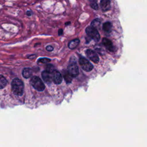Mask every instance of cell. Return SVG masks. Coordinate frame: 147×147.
Wrapping results in <instances>:
<instances>
[{
	"mask_svg": "<svg viewBox=\"0 0 147 147\" xmlns=\"http://www.w3.org/2000/svg\"><path fill=\"white\" fill-rule=\"evenodd\" d=\"M52 77H53V81L56 84H59L62 82V76L61 74L56 70H55L52 73Z\"/></svg>",
	"mask_w": 147,
	"mask_h": 147,
	"instance_id": "cell-8",
	"label": "cell"
},
{
	"mask_svg": "<svg viewBox=\"0 0 147 147\" xmlns=\"http://www.w3.org/2000/svg\"><path fill=\"white\" fill-rule=\"evenodd\" d=\"M79 64L82 69L86 71L89 72L93 68L92 64L86 59L84 57H80L79 59Z\"/></svg>",
	"mask_w": 147,
	"mask_h": 147,
	"instance_id": "cell-4",
	"label": "cell"
},
{
	"mask_svg": "<svg viewBox=\"0 0 147 147\" xmlns=\"http://www.w3.org/2000/svg\"><path fill=\"white\" fill-rule=\"evenodd\" d=\"M63 29H59V36H61V35L63 34Z\"/></svg>",
	"mask_w": 147,
	"mask_h": 147,
	"instance_id": "cell-21",
	"label": "cell"
},
{
	"mask_svg": "<svg viewBox=\"0 0 147 147\" xmlns=\"http://www.w3.org/2000/svg\"><path fill=\"white\" fill-rule=\"evenodd\" d=\"M63 75L64 76V78L66 82L67 83L69 84L70 83H71L72 82V76H71V75L68 73V71H64L63 72Z\"/></svg>",
	"mask_w": 147,
	"mask_h": 147,
	"instance_id": "cell-12",
	"label": "cell"
},
{
	"mask_svg": "<svg viewBox=\"0 0 147 147\" xmlns=\"http://www.w3.org/2000/svg\"><path fill=\"white\" fill-rule=\"evenodd\" d=\"M90 6H91V7L95 10H97L98 9V4L96 2V0L95 1H91L90 2Z\"/></svg>",
	"mask_w": 147,
	"mask_h": 147,
	"instance_id": "cell-18",
	"label": "cell"
},
{
	"mask_svg": "<svg viewBox=\"0 0 147 147\" xmlns=\"http://www.w3.org/2000/svg\"><path fill=\"white\" fill-rule=\"evenodd\" d=\"M11 89L15 95L18 96L22 95L24 90L22 81L18 78H14L11 82Z\"/></svg>",
	"mask_w": 147,
	"mask_h": 147,
	"instance_id": "cell-1",
	"label": "cell"
},
{
	"mask_svg": "<svg viewBox=\"0 0 147 147\" xmlns=\"http://www.w3.org/2000/svg\"><path fill=\"white\" fill-rule=\"evenodd\" d=\"M7 84V80L6 79V78L0 75V89H2L3 88H4Z\"/></svg>",
	"mask_w": 147,
	"mask_h": 147,
	"instance_id": "cell-15",
	"label": "cell"
},
{
	"mask_svg": "<svg viewBox=\"0 0 147 147\" xmlns=\"http://www.w3.org/2000/svg\"><path fill=\"white\" fill-rule=\"evenodd\" d=\"M100 5L102 10L103 11H108L110 9V0H101Z\"/></svg>",
	"mask_w": 147,
	"mask_h": 147,
	"instance_id": "cell-10",
	"label": "cell"
},
{
	"mask_svg": "<svg viewBox=\"0 0 147 147\" xmlns=\"http://www.w3.org/2000/svg\"><path fill=\"white\" fill-rule=\"evenodd\" d=\"M87 56L94 63H98L99 62V57L97 54L91 49H87L86 51Z\"/></svg>",
	"mask_w": 147,
	"mask_h": 147,
	"instance_id": "cell-6",
	"label": "cell"
},
{
	"mask_svg": "<svg viewBox=\"0 0 147 147\" xmlns=\"http://www.w3.org/2000/svg\"><path fill=\"white\" fill-rule=\"evenodd\" d=\"M32 13L31 11L28 10V11L26 12V14H27L28 16H30L32 15Z\"/></svg>",
	"mask_w": 147,
	"mask_h": 147,
	"instance_id": "cell-22",
	"label": "cell"
},
{
	"mask_svg": "<svg viewBox=\"0 0 147 147\" xmlns=\"http://www.w3.org/2000/svg\"><path fill=\"white\" fill-rule=\"evenodd\" d=\"M46 49H47L48 51L51 52V51H52L53 50V48L52 46L49 45V46H47V47Z\"/></svg>",
	"mask_w": 147,
	"mask_h": 147,
	"instance_id": "cell-20",
	"label": "cell"
},
{
	"mask_svg": "<svg viewBox=\"0 0 147 147\" xmlns=\"http://www.w3.org/2000/svg\"><path fill=\"white\" fill-rule=\"evenodd\" d=\"M100 24V20L99 19H95V20H93L92 22H91V26L96 29L97 28H98Z\"/></svg>",
	"mask_w": 147,
	"mask_h": 147,
	"instance_id": "cell-16",
	"label": "cell"
},
{
	"mask_svg": "<svg viewBox=\"0 0 147 147\" xmlns=\"http://www.w3.org/2000/svg\"><path fill=\"white\" fill-rule=\"evenodd\" d=\"M111 24L110 22H106L103 24L102 29L105 32L109 33L111 30Z\"/></svg>",
	"mask_w": 147,
	"mask_h": 147,
	"instance_id": "cell-14",
	"label": "cell"
},
{
	"mask_svg": "<svg viewBox=\"0 0 147 147\" xmlns=\"http://www.w3.org/2000/svg\"><path fill=\"white\" fill-rule=\"evenodd\" d=\"M102 43L104 45V46L110 52H114L115 51V48L113 45L112 42L107 38H103Z\"/></svg>",
	"mask_w": 147,
	"mask_h": 147,
	"instance_id": "cell-9",
	"label": "cell"
},
{
	"mask_svg": "<svg viewBox=\"0 0 147 147\" xmlns=\"http://www.w3.org/2000/svg\"><path fill=\"white\" fill-rule=\"evenodd\" d=\"M79 42H80V41L79 39H78V38L74 39L69 42V43L68 44V47L71 49H74L79 45Z\"/></svg>",
	"mask_w": 147,
	"mask_h": 147,
	"instance_id": "cell-13",
	"label": "cell"
},
{
	"mask_svg": "<svg viewBox=\"0 0 147 147\" xmlns=\"http://www.w3.org/2000/svg\"><path fill=\"white\" fill-rule=\"evenodd\" d=\"M41 76L44 81L47 84H50L53 80L52 74L47 71H42L41 73Z\"/></svg>",
	"mask_w": 147,
	"mask_h": 147,
	"instance_id": "cell-7",
	"label": "cell"
},
{
	"mask_svg": "<svg viewBox=\"0 0 147 147\" xmlns=\"http://www.w3.org/2000/svg\"><path fill=\"white\" fill-rule=\"evenodd\" d=\"M33 73V71L29 68H25L22 71V76L25 78H30Z\"/></svg>",
	"mask_w": 147,
	"mask_h": 147,
	"instance_id": "cell-11",
	"label": "cell"
},
{
	"mask_svg": "<svg viewBox=\"0 0 147 147\" xmlns=\"http://www.w3.org/2000/svg\"><path fill=\"white\" fill-rule=\"evenodd\" d=\"M50 61H51V59L48 58H41L38 60L39 63H47L49 62Z\"/></svg>",
	"mask_w": 147,
	"mask_h": 147,
	"instance_id": "cell-19",
	"label": "cell"
},
{
	"mask_svg": "<svg viewBox=\"0 0 147 147\" xmlns=\"http://www.w3.org/2000/svg\"><path fill=\"white\" fill-rule=\"evenodd\" d=\"M87 34L94 40L95 41H98L100 40V34L98 30L92 26H88L86 29Z\"/></svg>",
	"mask_w": 147,
	"mask_h": 147,
	"instance_id": "cell-3",
	"label": "cell"
},
{
	"mask_svg": "<svg viewBox=\"0 0 147 147\" xmlns=\"http://www.w3.org/2000/svg\"><path fill=\"white\" fill-rule=\"evenodd\" d=\"M46 71L50 73H52L55 71L53 65L52 64H47L46 65Z\"/></svg>",
	"mask_w": 147,
	"mask_h": 147,
	"instance_id": "cell-17",
	"label": "cell"
},
{
	"mask_svg": "<svg viewBox=\"0 0 147 147\" xmlns=\"http://www.w3.org/2000/svg\"><path fill=\"white\" fill-rule=\"evenodd\" d=\"M68 72L72 77H76L79 74V68L75 63H71L68 67Z\"/></svg>",
	"mask_w": 147,
	"mask_h": 147,
	"instance_id": "cell-5",
	"label": "cell"
},
{
	"mask_svg": "<svg viewBox=\"0 0 147 147\" xmlns=\"http://www.w3.org/2000/svg\"><path fill=\"white\" fill-rule=\"evenodd\" d=\"M31 85L37 91H42L45 88V85L42 81L38 76H33L30 80Z\"/></svg>",
	"mask_w": 147,
	"mask_h": 147,
	"instance_id": "cell-2",
	"label": "cell"
}]
</instances>
